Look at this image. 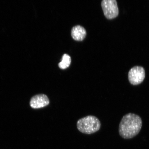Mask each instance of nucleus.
Returning <instances> with one entry per match:
<instances>
[{"label":"nucleus","instance_id":"1","mask_svg":"<svg viewBox=\"0 0 149 149\" xmlns=\"http://www.w3.org/2000/svg\"><path fill=\"white\" fill-rule=\"evenodd\" d=\"M142 126L140 117L134 113H128L124 115L120 121L119 133L124 139H131L138 134Z\"/></svg>","mask_w":149,"mask_h":149},{"label":"nucleus","instance_id":"2","mask_svg":"<svg viewBox=\"0 0 149 149\" xmlns=\"http://www.w3.org/2000/svg\"><path fill=\"white\" fill-rule=\"evenodd\" d=\"M77 126L78 129L81 133L91 134L100 130L101 123L96 117L88 116L78 120Z\"/></svg>","mask_w":149,"mask_h":149},{"label":"nucleus","instance_id":"3","mask_svg":"<svg viewBox=\"0 0 149 149\" xmlns=\"http://www.w3.org/2000/svg\"><path fill=\"white\" fill-rule=\"evenodd\" d=\"M101 6L104 15L108 19H113L118 16L119 10L116 0H103Z\"/></svg>","mask_w":149,"mask_h":149},{"label":"nucleus","instance_id":"4","mask_svg":"<svg viewBox=\"0 0 149 149\" xmlns=\"http://www.w3.org/2000/svg\"><path fill=\"white\" fill-rule=\"evenodd\" d=\"M145 77V70L142 67H134L128 72V80L132 85H137L140 84L144 81Z\"/></svg>","mask_w":149,"mask_h":149},{"label":"nucleus","instance_id":"5","mask_svg":"<svg viewBox=\"0 0 149 149\" xmlns=\"http://www.w3.org/2000/svg\"><path fill=\"white\" fill-rule=\"evenodd\" d=\"M49 104V100L47 96L44 94L36 95L33 97L30 102L31 108L38 109L46 107Z\"/></svg>","mask_w":149,"mask_h":149},{"label":"nucleus","instance_id":"6","mask_svg":"<svg viewBox=\"0 0 149 149\" xmlns=\"http://www.w3.org/2000/svg\"><path fill=\"white\" fill-rule=\"evenodd\" d=\"M86 35V30L82 26L76 25L72 28L71 36L74 40L81 41L85 38Z\"/></svg>","mask_w":149,"mask_h":149},{"label":"nucleus","instance_id":"7","mask_svg":"<svg viewBox=\"0 0 149 149\" xmlns=\"http://www.w3.org/2000/svg\"><path fill=\"white\" fill-rule=\"evenodd\" d=\"M71 62V58L69 55L65 54L62 57V60L58 64V66L61 69L64 70L68 68Z\"/></svg>","mask_w":149,"mask_h":149}]
</instances>
